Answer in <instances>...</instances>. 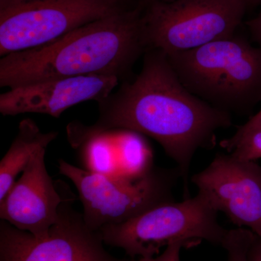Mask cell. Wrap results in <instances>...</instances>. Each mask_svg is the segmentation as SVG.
I'll return each instance as SVG.
<instances>
[{
  "instance_id": "6da1fadb",
  "label": "cell",
  "mask_w": 261,
  "mask_h": 261,
  "mask_svg": "<svg viewBox=\"0 0 261 261\" xmlns=\"http://www.w3.org/2000/svg\"><path fill=\"white\" fill-rule=\"evenodd\" d=\"M98 105L99 118L93 125H68L71 145L108 130H129L151 137L177 163L185 181V199L196 151L214 148L216 132L232 125L229 113L213 107L183 85L167 55L157 49L145 51L142 70L135 80L123 82Z\"/></svg>"
},
{
  "instance_id": "7a4b0ae2",
  "label": "cell",
  "mask_w": 261,
  "mask_h": 261,
  "mask_svg": "<svg viewBox=\"0 0 261 261\" xmlns=\"http://www.w3.org/2000/svg\"><path fill=\"white\" fill-rule=\"evenodd\" d=\"M142 16L138 9L126 8L44 45L2 57L0 87L88 75L126 82L147 50Z\"/></svg>"
},
{
  "instance_id": "3957f363",
  "label": "cell",
  "mask_w": 261,
  "mask_h": 261,
  "mask_svg": "<svg viewBox=\"0 0 261 261\" xmlns=\"http://www.w3.org/2000/svg\"><path fill=\"white\" fill-rule=\"evenodd\" d=\"M166 55L183 85L213 107L248 113L261 102V46L245 37Z\"/></svg>"
},
{
  "instance_id": "277c9868",
  "label": "cell",
  "mask_w": 261,
  "mask_h": 261,
  "mask_svg": "<svg viewBox=\"0 0 261 261\" xmlns=\"http://www.w3.org/2000/svg\"><path fill=\"white\" fill-rule=\"evenodd\" d=\"M218 211L198 192L180 202H168L118 224L99 230L106 245L121 249L129 258L159 255L177 242L190 247L201 242L221 246L228 230L218 222Z\"/></svg>"
},
{
  "instance_id": "5b68a950",
  "label": "cell",
  "mask_w": 261,
  "mask_h": 261,
  "mask_svg": "<svg viewBox=\"0 0 261 261\" xmlns=\"http://www.w3.org/2000/svg\"><path fill=\"white\" fill-rule=\"evenodd\" d=\"M58 165L60 173L69 178L78 191L86 224L95 231L173 202V188L181 177L178 168L154 166L145 176L130 179L91 172L63 159Z\"/></svg>"
},
{
  "instance_id": "8992f818",
  "label": "cell",
  "mask_w": 261,
  "mask_h": 261,
  "mask_svg": "<svg viewBox=\"0 0 261 261\" xmlns=\"http://www.w3.org/2000/svg\"><path fill=\"white\" fill-rule=\"evenodd\" d=\"M247 9L243 0L151 3L142 16L147 49L171 54L232 37Z\"/></svg>"
},
{
  "instance_id": "52a82bcc",
  "label": "cell",
  "mask_w": 261,
  "mask_h": 261,
  "mask_svg": "<svg viewBox=\"0 0 261 261\" xmlns=\"http://www.w3.org/2000/svg\"><path fill=\"white\" fill-rule=\"evenodd\" d=\"M124 9L122 0H20L0 8V56L44 45Z\"/></svg>"
},
{
  "instance_id": "ba28073f",
  "label": "cell",
  "mask_w": 261,
  "mask_h": 261,
  "mask_svg": "<svg viewBox=\"0 0 261 261\" xmlns=\"http://www.w3.org/2000/svg\"><path fill=\"white\" fill-rule=\"evenodd\" d=\"M74 200L63 195L58 220L43 238L1 220L0 261H128L106 250L99 231L89 228L73 208Z\"/></svg>"
},
{
  "instance_id": "9c48e42d",
  "label": "cell",
  "mask_w": 261,
  "mask_h": 261,
  "mask_svg": "<svg viewBox=\"0 0 261 261\" xmlns=\"http://www.w3.org/2000/svg\"><path fill=\"white\" fill-rule=\"evenodd\" d=\"M192 183L215 210L224 213L238 227L261 238V166L232 154L217 153Z\"/></svg>"
},
{
  "instance_id": "30bf717a",
  "label": "cell",
  "mask_w": 261,
  "mask_h": 261,
  "mask_svg": "<svg viewBox=\"0 0 261 261\" xmlns=\"http://www.w3.org/2000/svg\"><path fill=\"white\" fill-rule=\"evenodd\" d=\"M121 82L116 76L88 75L53 79L10 88L0 95L4 116L39 113L60 118L66 110L87 101L102 102Z\"/></svg>"
},
{
  "instance_id": "8fae6325",
  "label": "cell",
  "mask_w": 261,
  "mask_h": 261,
  "mask_svg": "<svg viewBox=\"0 0 261 261\" xmlns=\"http://www.w3.org/2000/svg\"><path fill=\"white\" fill-rule=\"evenodd\" d=\"M47 149L32 159L6 196L0 200V218L37 238L47 236L58 218L63 195L47 172Z\"/></svg>"
},
{
  "instance_id": "7c38bea8",
  "label": "cell",
  "mask_w": 261,
  "mask_h": 261,
  "mask_svg": "<svg viewBox=\"0 0 261 261\" xmlns=\"http://www.w3.org/2000/svg\"><path fill=\"white\" fill-rule=\"evenodd\" d=\"M58 136V132H43L31 118H24L19 123L18 133L0 161V200L36 154L47 149Z\"/></svg>"
},
{
  "instance_id": "4fadbf2b",
  "label": "cell",
  "mask_w": 261,
  "mask_h": 261,
  "mask_svg": "<svg viewBox=\"0 0 261 261\" xmlns=\"http://www.w3.org/2000/svg\"><path fill=\"white\" fill-rule=\"evenodd\" d=\"M111 132L116 146L118 177L140 178L154 167L152 149L142 135L125 129Z\"/></svg>"
},
{
  "instance_id": "5bb4252c",
  "label": "cell",
  "mask_w": 261,
  "mask_h": 261,
  "mask_svg": "<svg viewBox=\"0 0 261 261\" xmlns=\"http://www.w3.org/2000/svg\"><path fill=\"white\" fill-rule=\"evenodd\" d=\"M73 147L80 149L84 169L118 177L116 146L111 130L89 136Z\"/></svg>"
},
{
  "instance_id": "9a60e30c",
  "label": "cell",
  "mask_w": 261,
  "mask_h": 261,
  "mask_svg": "<svg viewBox=\"0 0 261 261\" xmlns=\"http://www.w3.org/2000/svg\"><path fill=\"white\" fill-rule=\"evenodd\" d=\"M255 234L247 228L228 230L221 246L227 252L228 261H249L248 252Z\"/></svg>"
},
{
  "instance_id": "2e32d148",
  "label": "cell",
  "mask_w": 261,
  "mask_h": 261,
  "mask_svg": "<svg viewBox=\"0 0 261 261\" xmlns=\"http://www.w3.org/2000/svg\"><path fill=\"white\" fill-rule=\"evenodd\" d=\"M228 152L244 161L261 159V128L254 130L238 141Z\"/></svg>"
},
{
  "instance_id": "e0dca14e",
  "label": "cell",
  "mask_w": 261,
  "mask_h": 261,
  "mask_svg": "<svg viewBox=\"0 0 261 261\" xmlns=\"http://www.w3.org/2000/svg\"><path fill=\"white\" fill-rule=\"evenodd\" d=\"M261 128V110L255 116H252L248 121H247L245 124L242 125L239 127L238 129L235 132L234 135L230 138L224 140L220 142V146L222 148L226 149L229 151L231 147H232L238 141L241 140L243 137L249 135L254 130L260 129Z\"/></svg>"
},
{
  "instance_id": "ac0fdd59",
  "label": "cell",
  "mask_w": 261,
  "mask_h": 261,
  "mask_svg": "<svg viewBox=\"0 0 261 261\" xmlns=\"http://www.w3.org/2000/svg\"><path fill=\"white\" fill-rule=\"evenodd\" d=\"M183 247H190L185 242H177L166 247L162 253L155 257L128 258V261H180V252Z\"/></svg>"
},
{
  "instance_id": "d6986e66",
  "label": "cell",
  "mask_w": 261,
  "mask_h": 261,
  "mask_svg": "<svg viewBox=\"0 0 261 261\" xmlns=\"http://www.w3.org/2000/svg\"><path fill=\"white\" fill-rule=\"evenodd\" d=\"M252 40L261 46V12L255 18L248 20L246 23Z\"/></svg>"
},
{
  "instance_id": "ffe728a7",
  "label": "cell",
  "mask_w": 261,
  "mask_h": 261,
  "mask_svg": "<svg viewBox=\"0 0 261 261\" xmlns=\"http://www.w3.org/2000/svg\"><path fill=\"white\" fill-rule=\"evenodd\" d=\"M249 261H261V238L255 236L248 252Z\"/></svg>"
},
{
  "instance_id": "44dd1931",
  "label": "cell",
  "mask_w": 261,
  "mask_h": 261,
  "mask_svg": "<svg viewBox=\"0 0 261 261\" xmlns=\"http://www.w3.org/2000/svg\"><path fill=\"white\" fill-rule=\"evenodd\" d=\"M243 2L247 8L261 4V0H243Z\"/></svg>"
},
{
  "instance_id": "7402d4cb",
  "label": "cell",
  "mask_w": 261,
  "mask_h": 261,
  "mask_svg": "<svg viewBox=\"0 0 261 261\" xmlns=\"http://www.w3.org/2000/svg\"><path fill=\"white\" fill-rule=\"evenodd\" d=\"M18 1L20 0H0V8H5Z\"/></svg>"
},
{
  "instance_id": "603a6c76",
  "label": "cell",
  "mask_w": 261,
  "mask_h": 261,
  "mask_svg": "<svg viewBox=\"0 0 261 261\" xmlns=\"http://www.w3.org/2000/svg\"><path fill=\"white\" fill-rule=\"evenodd\" d=\"M142 2H145L147 4L149 5L151 3H157V2H164V3H168V2H172L173 0H141Z\"/></svg>"
}]
</instances>
